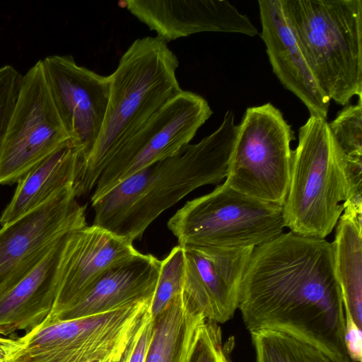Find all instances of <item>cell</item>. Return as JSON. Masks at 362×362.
Here are the masks:
<instances>
[{"instance_id": "6da1fadb", "label": "cell", "mask_w": 362, "mask_h": 362, "mask_svg": "<svg viewBox=\"0 0 362 362\" xmlns=\"http://www.w3.org/2000/svg\"><path fill=\"white\" fill-rule=\"evenodd\" d=\"M238 309L250 332L275 329L303 339L338 362H351L332 243L291 231L255 247Z\"/></svg>"}, {"instance_id": "7a4b0ae2", "label": "cell", "mask_w": 362, "mask_h": 362, "mask_svg": "<svg viewBox=\"0 0 362 362\" xmlns=\"http://www.w3.org/2000/svg\"><path fill=\"white\" fill-rule=\"evenodd\" d=\"M178 66L177 56L157 37L138 38L129 45L108 76V103L98 139L78 160L73 186L77 198L95 188L117 148L182 90Z\"/></svg>"}, {"instance_id": "3957f363", "label": "cell", "mask_w": 362, "mask_h": 362, "mask_svg": "<svg viewBox=\"0 0 362 362\" xmlns=\"http://www.w3.org/2000/svg\"><path fill=\"white\" fill-rule=\"evenodd\" d=\"M323 93L346 105L362 96V0H281Z\"/></svg>"}, {"instance_id": "277c9868", "label": "cell", "mask_w": 362, "mask_h": 362, "mask_svg": "<svg viewBox=\"0 0 362 362\" xmlns=\"http://www.w3.org/2000/svg\"><path fill=\"white\" fill-rule=\"evenodd\" d=\"M351 191L345 161L334 146L328 122L310 115L299 129L293 151L284 217L290 231L325 239L349 201Z\"/></svg>"}, {"instance_id": "5b68a950", "label": "cell", "mask_w": 362, "mask_h": 362, "mask_svg": "<svg viewBox=\"0 0 362 362\" xmlns=\"http://www.w3.org/2000/svg\"><path fill=\"white\" fill-rule=\"evenodd\" d=\"M238 125L228 110L218 128L195 144L147 167L146 183L139 199L125 214L114 234L133 242L148 226L192 191L226 178Z\"/></svg>"}, {"instance_id": "8992f818", "label": "cell", "mask_w": 362, "mask_h": 362, "mask_svg": "<svg viewBox=\"0 0 362 362\" xmlns=\"http://www.w3.org/2000/svg\"><path fill=\"white\" fill-rule=\"evenodd\" d=\"M168 228L183 249L255 247L281 235L284 208L240 193L225 182L187 202Z\"/></svg>"}, {"instance_id": "52a82bcc", "label": "cell", "mask_w": 362, "mask_h": 362, "mask_svg": "<svg viewBox=\"0 0 362 362\" xmlns=\"http://www.w3.org/2000/svg\"><path fill=\"white\" fill-rule=\"evenodd\" d=\"M293 138L291 126L273 105L248 107L238 124L225 183L258 200L284 206Z\"/></svg>"}, {"instance_id": "ba28073f", "label": "cell", "mask_w": 362, "mask_h": 362, "mask_svg": "<svg viewBox=\"0 0 362 362\" xmlns=\"http://www.w3.org/2000/svg\"><path fill=\"white\" fill-rule=\"evenodd\" d=\"M152 299L88 317L43 322L19 337L10 362H91L119 358Z\"/></svg>"}, {"instance_id": "9c48e42d", "label": "cell", "mask_w": 362, "mask_h": 362, "mask_svg": "<svg viewBox=\"0 0 362 362\" xmlns=\"http://www.w3.org/2000/svg\"><path fill=\"white\" fill-rule=\"evenodd\" d=\"M212 113L203 97L182 90L113 152L94 188L92 204L122 180L189 144Z\"/></svg>"}, {"instance_id": "30bf717a", "label": "cell", "mask_w": 362, "mask_h": 362, "mask_svg": "<svg viewBox=\"0 0 362 362\" xmlns=\"http://www.w3.org/2000/svg\"><path fill=\"white\" fill-rule=\"evenodd\" d=\"M67 145L70 139L54 103L42 60H39L22 76L3 142L0 185L18 182Z\"/></svg>"}, {"instance_id": "8fae6325", "label": "cell", "mask_w": 362, "mask_h": 362, "mask_svg": "<svg viewBox=\"0 0 362 362\" xmlns=\"http://www.w3.org/2000/svg\"><path fill=\"white\" fill-rule=\"evenodd\" d=\"M72 185L0 229V298L44 259L68 233L87 225Z\"/></svg>"}, {"instance_id": "7c38bea8", "label": "cell", "mask_w": 362, "mask_h": 362, "mask_svg": "<svg viewBox=\"0 0 362 362\" xmlns=\"http://www.w3.org/2000/svg\"><path fill=\"white\" fill-rule=\"evenodd\" d=\"M42 60L57 111L81 160L100 132L108 103L109 76L78 65L71 55H52Z\"/></svg>"}, {"instance_id": "4fadbf2b", "label": "cell", "mask_w": 362, "mask_h": 362, "mask_svg": "<svg viewBox=\"0 0 362 362\" xmlns=\"http://www.w3.org/2000/svg\"><path fill=\"white\" fill-rule=\"evenodd\" d=\"M254 248L183 249L182 290L206 320L218 324L233 317L244 272Z\"/></svg>"}, {"instance_id": "5bb4252c", "label": "cell", "mask_w": 362, "mask_h": 362, "mask_svg": "<svg viewBox=\"0 0 362 362\" xmlns=\"http://www.w3.org/2000/svg\"><path fill=\"white\" fill-rule=\"evenodd\" d=\"M141 252L133 242L88 225L73 231L66 243L50 320L78 301L110 269Z\"/></svg>"}, {"instance_id": "9a60e30c", "label": "cell", "mask_w": 362, "mask_h": 362, "mask_svg": "<svg viewBox=\"0 0 362 362\" xmlns=\"http://www.w3.org/2000/svg\"><path fill=\"white\" fill-rule=\"evenodd\" d=\"M124 4L165 43L202 32L257 34L249 18L226 0H127Z\"/></svg>"}, {"instance_id": "2e32d148", "label": "cell", "mask_w": 362, "mask_h": 362, "mask_svg": "<svg viewBox=\"0 0 362 362\" xmlns=\"http://www.w3.org/2000/svg\"><path fill=\"white\" fill-rule=\"evenodd\" d=\"M258 4L260 36L274 73L306 106L310 115L326 119L330 100L311 71L285 16L281 0H259Z\"/></svg>"}, {"instance_id": "e0dca14e", "label": "cell", "mask_w": 362, "mask_h": 362, "mask_svg": "<svg viewBox=\"0 0 362 362\" xmlns=\"http://www.w3.org/2000/svg\"><path fill=\"white\" fill-rule=\"evenodd\" d=\"M160 268L158 259L140 253L110 269L78 301L44 322L88 317L153 299Z\"/></svg>"}, {"instance_id": "ac0fdd59", "label": "cell", "mask_w": 362, "mask_h": 362, "mask_svg": "<svg viewBox=\"0 0 362 362\" xmlns=\"http://www.w3.org/2000/svg\"><path fill=\"white\" fill-rule=\"evenodd\" d=\"M73 231L60 238L32 272L0 298L1 336L18 331L27 334L51 315L64 250Z\"/></svg>"}, {"instance_id": "d6986e66", "label": "cell", "mask_w": 362, "mask_h": 362, "mask_svg": "<svg viewBox=\"0 0 362 362\" xmlns=\"http://www.w3.org/2000/svg\"><path fill=\"white\" fill-rule=\"evenodd\" d=\"M153 319L144 362H189L206 319L183 290Z\"/></svg>"}, {"instance_id": "ffe728a7", "label": "cell", "mask_w": 362, "mask_h": 362, "mask_svg": "<svg viewBox=\"0 0 362 362\" xmlns=\"http://www.w3.org/2000/svg\"><path fill=\"white\" fill-rule=\"evenodd\" d=\"M78 153L71 145L49 156L22 179L0 216L4 226L38 207L54 194L72 185L76 178Z\"/></svg>"}, {"instance_id": "44dd1931", "label": "cell", "mask_w": 362, "mask_h": 362, "mask_svg": "<svg viewBox=\"0 0 362 362\" xmlns=\"http://www.w3.org/2000/svg\"><path fill=\"white\" fill-rule=\"evenodd\" d=\"M362 198L349 202L332 242L337 278L344 307L362 327Z\"/></svg>"}, {"instance_id": "7402d4cb", "label": "cell", "mask_w": 362, "mask_h": 362, "mask_svg": "<svg viewBox=\"0 0 362 362\" xmlns=\"http://www.w3.org/2000/svg\"><path fill=\"white\" fill-rule=\"evenodd\" d=\"M255 362H338L319 347L275 329L250 332Z\"/></svg>"}, {"instance_id": "603a6c76", "label": "cell", "mask_w": 362, "mask_h": 362, "mask_svg": "<svg viewBox=\"0 0 362 362\" xmlns=\"http://www.w3.org/2000/svg\"><path fill=\"white\" fill-rule=\"evenodd\" d=\"M362 96L328 123L330 139L345 161L349 176L362 175Z\"/></svg>"}, {"instance_id": "cb8c5ba5", "label": "cell", "mask_w": 362, "mask_h": 362, "mask_svg": "<svg viewBox=\"0 0 362 362\" xmlns=\"http://www.w3.org/2000/svg\"><path fill=\"white\" fill-rule=\"evenodd\" d=\"M184 270V250L177 245L160 261L158 281L150 308L152 318L163 312L182 290Z\"/></svg>"}, {"instance_id": "d4e9b609", "label": "cell", "mask_w": 362, "mask_h": 362, "mask_svg": "<svg viewBox=\"0 0 362 362\" xmlns=\"http://www.w3.org/2000/svg\"><path fill=\"white\" fill-rule=\"evenodd\" d=\"M21 78L22 75L13 66L4 65L0 67V157Z\"/></svg>"}, {"instance_id": "484cf974", "label": "cell", "mask_w": 362, "mask_h": 362, "mask_svg": "<svg viewBox=\"0 0 362 362\" xmlns=\"http://www.w3.org/2000/svg\"><path fill=\"white\" fill-rule=\"evenodd\" d=\"M226 355L219 325L206 320L189 362H223Z\"/></svg>"}, {"instance_id": "4316f807", "label": "cell", "mask_w": 362, "mask_h": 362, "mask_svg": "<svg viewBox=\"0 0 362 362\" xmlns=\"http://www.w3.org/2000/svg\"><path fill=\"white\" fill-rule=\"evenodd\" d=\"M150 310L144 316L117 362H144L153 334Z\"/></svg>"}, {"instance_id": "83f0119b", "label": "cell", "mask_w": 362, "mask_h": 362, "mask_svg": "<svg viewBox=\"0 0 362 362\" xmlns=\"http://www.w3.org/2000/svg\"><path fill=\"white\" fill-rule=\"evenodd\" d=\"M344 309V341L347 355L354 362L362 361V332L349 310Z\"/></svg>"}, {"instance_id": "f1b7e54d", "label": "cell", "mask_w": 362, "mask_h": 362, "mask_svg": "<svg viewBox=\"0 0 362 362\" xmlns=\"http://www.w3.org/2000/svg\"><path fill=\"white\" fill-rule=\"evenodd\" d=\"M21 346L19 338L0 335V362H10Z\"/></svg>"}, {"instance_id": "f546056e", "label": "cell", "mask_w": 362, "mask_h": 362, "mask_svg": "<svg viewBox=\"0 0 362 362\" xmlns=\"http://www.w3.org/2000/svg\"><path fill=\"white\" fill-rule=\"evenodd\" d=\"M223 362H231L227 353H226V356L224 357L223 360Z\"/></svg>"}]
</instances>
